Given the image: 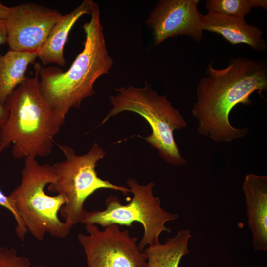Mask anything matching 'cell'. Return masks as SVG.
Wrapping results in <instances>:
<instances>
[{"label":"cell","mask_w":267,"mask_h":267,"mask_svg":"<svg viewBox=\"0 0 267 267\" xmlns=\"http://www.w3.org/2000/svg\"><path fill=\"white\" fill-rule=\"evenodd\" d=\"M206 72L197 86V101L192 109L199 123L198 132L217 143H229L244 137L248 128L233 127L229 115L238 104L250 105L255 91L263 97L262 92L267 89L266 64L239 57L223 69L209 64Z\"/></svg>","instance_id":"obj_1"},{"label":"cell","mask_w":267,"mask_h":267,"mask_svg":"<svg viewBox=\"0 0 267 267\" xmlns=\"http://www.w3.org/2000/svg\"><path fill=\"white\" fill-rule=\"evenodd\" d=\"M91 18L82 27L85 34L84 47L65 72L56 66L39 70L40 91L45 101L62 118L72 108H79L82 101L95 94L93 86L107 74L113 60L107 50L98 3L92 1Z\"/></svg>","instance_id":"obj_2"},{"label":"cell","mask_w":267,"mask_h":267,"mask_svg":"<svg viewBox=\"0 0 267 267\" xmlns=\"http://www.w3.org/2000/svg\"><path fill=\"white\" fill-rule=\"evenodd\" d=\"M24 80L7 98L8 117L0 127V153L12 144L15 159L46 157L51 152L54 138L65 119L45 101L40 91L39 70Z\"/></svg>","instance_id":"obj_3"},{"label":"cell","mask_w":267,"mask_h":267,"mask_svg":"<svg viewBox=\"0 0 267 267\" xmlns=\"http://www.w3.org/2000/svg\"><path fill=\"white\" fill-rule=\"evenodd\" d=\"M115 90L117 94L109 97L112 108L100 124L123 111L138 114L147 121L152 130L151 134L143 138L158 151L159 156L172 165H185L187 161L180 154L174 132L185 128L187 124L166 96L158 94L146 82L143 87H120Z\"/></svg>","instance_id":"obj_4"},{"label":"cell","mask_w":267,"mask_h":267,"mask_svg":"<svg viewBox=\"0 0 267 267\" xmlns=\"http://www.w3.org/2000/svg\"><path fill=\"white\" fill-rule=\"evenodd\" d=\"M55 179L51 165L40 164L34 157L24 158L21 182L8 196L28 231L39 241L47 233L64 238L71 228L58 215L66 198L60 194L48 195L44 190Z\"/></svg>","instance_id":"obj_5"},{"label":"cell","mask_w":267,"mask_h":267,"mask_svg":"<svg viewBox=\"0 0 267 267\" xmlns=\"http://www.w3.org/2000/svg\"><path fill=\"white\" fill-rule=\"evenodd\" d=\"M58 146L65 159L51 165L55 179L47 188L49 191L58 193L66 198V203L61 207L60 213L71 227L81 222L87 213L84 208V203L96 191L109 189L119 191L125 195L130 192L128 188L113 184L98 176L95 167L106 152L96 142L83 155H77L74 149L68 146Z\"/></svg>","instance_id":"obj_6"},{"label":"cell","mask_w":267,"mask_h":267,"mask_svg":"<svg viewBox=\"0 0 267 267\" xmlns=\"http://www.w3.org/2000/svg\"><path fill=\"white\" fill-rule=\"evenodd\" d=\"M127 183L130 192L133 194L130 202L124 205L117 197L109 196L106 200L104 210L87 211L81 222L105 227L113 224L132 226L133 222H139L144 228L142 238L138 243L139 248L143 250L147 245L160 242L159 236L163 232H170L165 223L177 220L178 216L161 207L160 198L153 194L154 183L140 185L132 178L128 179Z\"/></svg>","instance_id":"obj_7"},{"label":"cell","mask_w":267,"mask_h":267,"mask_svg":"<svg viewBox=\"0 0 267 267\" xmlns=\"http://www.w3.org/2000/svg\"><path fill=\"white\" fill-rule=\"evenodd\" d=\"M88 235L79 233L77 238L83 247L87 267H147L146 257L141 250L138 238L128 230L110 224L103 230L95 224H85Z\"/></svg>","instance_id":"obj_8"},{"label":"cell","mask_w":267,"mask_h":267,"mask_svg":"<svg viewBox=\"0 0 267 267\" xmlns=\"http://www.w3.org/2000/svg\"><path fill=\"white\" fill-rule=\"evenodd\" d=\"M62 16L56 9L33 2L11 7L5 20L9 49L38 54Z\"/></svg>","instance_id":"obj_9"},{"label":"cell","mask_w":267,"mask_h":267,"mask_svg":"<svg viewBox=\"0 0 267 267\" xmlns=\"http://www.w3.org/2000/svg\"><path fill=\"white\" fill-rule=\"evenodd\" d=\"M199 0H160L146 20L152 29L154 42L159 45L165 40L178 35L203 39V15L197 8Z\"/></svg>","instance_id":"obj_10"},{"label":"cell","mask_w":267,"mask_h":267,"mask_svg":"<svg viewBox=\"0 0 267 267\" xmlns=\"http://www.w3.org/2000/svg\"><path fill=\"white\" fill-rule=\"evenodd\" d=\"M242 188L245 196L248 226L254 249L267 250V176L246 175Z\"/></svg>","instance_id":"obj_11"},{"label":"cell","mask_w":267,"mask_h":267,"mask_svg":"<svg viewBox=\"0 0 267 267\" xmlns=\"http://www.w3.org/2000/svg\"><path fill=\"white\" fill-rule=\"evenodd\" d=\"M202 28L221 35L234 45L245 44L258 51H264L267 47L262 30L247 23L245 18L208 12L203 15Z\"/></svg>","instance_id":"obj_12"},{"label":"cell","mask_w":267,"mask_h":267,"mask_svg":"<svg viewBox=\"0 0 267 267\" xmlns=\"http://www.w3.org/2000/svg\"><path fill=\"white\" fill-rule=\"evenodd\" d=\"M92 0H85L71 12L62 15L49 33L38 53L43 66L55 63L64 66L66 63L64 48L71 29L83 15L91 14Z\"/></svg>","instance_id":"obj_13"},{"label":"cell","mask_w":267,"mask_h":267,"mask_svg":"<svg viewBox=\"0 0 267 267\" xmlns=\"http://www.w3.org/2000/svg\"><path fill=\"white\" fill-rule=\"evenodd\" d=\"M38 54L9 49L0 55V103L5 105L8 96L24 80L28 66L33 64Z\"/></svg>","instance_id":"obj_14"},{"label":"cell","mask_w":267,"mask_h":267,"mask_svg":"<svg viewBox=\"0 0 267 267\" xmlns=\"http://www.w3.org/2000/svg\"><path fill=\"white\" fill-rule=\"evenodd\" d=\"M192 235L190 230H179L164 243L150 245L143 250L147 267H178L182 258L189 253L188 243Z\"/></svg>","instance_id":"obj_15"},{"label":"cell","mask_w":267,"mask_h":267,"mask_svg":"<svg viewBox=\"0 0 267 267\" xmlns=\"http://www.w3.org/2000/svg\"><path fill=\"white\" fill-rule=\"evenodd\" d=\"M205 7L208 13L243 17L253 8L267 9L266 0H208Z\"/></svg>","instance_id":"obj_16"},{"label":"cell","mask_w":267,"mask_h":267,"mask_svg":"<svg viewBox=\"0 0 267 267\" xmlns=\"http://www.w3.org/2000/svg\"><path fill=\"white\" fill-rule=\"evenodd\" d=\"M0 267H46L33 265L29 258L18 254L13 248L0 247Z\"/></svg>","instance_id":"obj_17"},{"label":"cell","mask_w":267,"mask_h":267,"mask_svg":"<svg viewBox=\"0 0 267 267\" xmlns=\"http://www.w3.org/2000/svg\"><path fill=\"white\" fill-rule=\"evenodd\" d=\"M1 153H0V156ZM0 205L6 208L11 212L16 222L15 228L16 234L17 237L22 241L25 240L28 230L25 225L22 219L19 216L18 211L11 203L8 196H5L0 189Z\"/></svg>","instance_id":"obj_18"},{"label":"cell","mask_w":267,"mask_h":267,"mask_svg":"<svg viewBox=\"0 0 267 267\" xmlns=\"http://www.w3.org/2000/svg\"><path fill=\"white\" fill-rule=\"evenodd\" d=\"M7 42V32L5 20L0 19V45Z\"/></svg>","instance_id":"obj_19"},{"label":"cell","mask_w":267,"mask_h":267,"mask_svg":"<svg viewBox=\"0 0 267 267\" xmlns=\"http://www.w3.org/2000/svg\"><path fill=\"white\" fill-rule=\"evenodd\" d=\"M8 114V110L6 106L0 103V127L6 122Z\"/></svg>","instance_id":"obj_20"},{"label":"cell","mask_w":267,"mask_h":267,"mask_svg":"<svg viewBox=\"0 0 267 267\" xmlns=\"http://www.w3.org/2000/svg\"><path fill=\"white\" fill-rule=\"evenodd\" d=\"M11 11V7L4 5L0 1V19L6 20Z\"/></svg>","instance_id":"obj_21"}]
</instances>
